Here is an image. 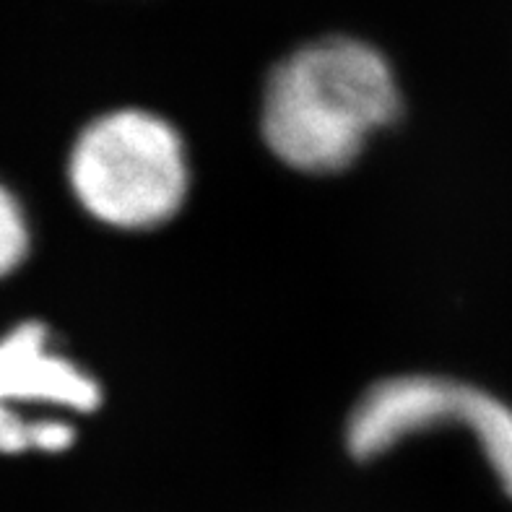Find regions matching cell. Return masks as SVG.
<instances>
[{"label":"cell","instance_id":"obj_6","mask_svg":"<svg viewBox=\"0 0 512 512\" xmlns=\"http://www.w3.org/2000/svg\"><path fill=\"white\" fill-rule=\"evenodd\" d=\"M34 450V422H26L16 406L0 403V453L19 455Z\"/></svg>","mask_w":512,"mask_h":512},{"label":"cell","instance_id":"obj_4","mask_svg":"<svg viewBox=\"0 0 512 512\" xmlns=\"http://www.w3.org/2000/svg\"><path fill=\"white\" fill-rule=\"evenodd\" d=\"M0 403H45L89 414L102 403V388L71 359L50 351L42 323H21L0 338Z\"/></svg>","mask_w":512,"mask_h":512},{"label":"cell","instance_id":"obj_7","mask_svg":"<svg viewBox=\"0 0 512 512\" xmlns=\"http://www.w3.org/2000/svg\"><path fill=\"white\" fill-rule=\"evenodd\" d=\"M76 440V429L63 419H34V450L63 453Z\"/></svg>","mask_w":512,"mask_h":512},{"label":"cell","instance_id":"obj_1","mask_svg":"<svg viewBox=\"0 0 512 512\" xmlns=\"http://www.w3.org/2000/svg\"><path fill=\"white\" fill-rule=\"evenodd\" d=\"M401 115V89L383 52L362 39L325 37L286 55L260 104L271 154L302 175H336Z\"/></svg>","mask_w":512,"mask_h":512},{"label":"cell","instance_id":"obj_3","mask_svg":"<svg viewBox=\"0 0 512 512\" xmlns=\"http://www.w3.org/2000/svg\"><path fill=\"white\" fill-rule=\"evenodd\" d=\"M461 424L512 497V406L474 385L437 375H398L372 385L346 422V448L372 461L406 437Z\"/></svg>","mask_w":512,"mask_h":512},{"label":"cell","instance_id":"obj_5","mask_svg":"<svg viewBox=\"0 0 512 512\" xmlns=\"http://www.w3.org/2000/svg\"><path fill=\"white\" fill-rule=\"evenodd\" d=\"M29 253V224L21 203L0 185V279L13 273Z\"/></svg>","mask_w":512,"mask_h":512},{"label":"cell","instance_id":"obj_2","mask_svg":"<svg viewBox=\"0 0 512 512\" xmlns=\"http://www.w3.org/2000/svg\"><path fill=\"white\" fill-rule=\"evenodd\" d=\"M68 182L91 219L112 229H156L190 190L185 141L156 112L123 107L91 120L71 149Z\"/></svg>","mask_w":512,"mask_h":512}]
</instances>
